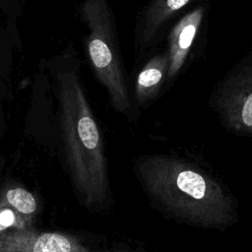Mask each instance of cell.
<instances>
[{
	"label": "cell",
	"mask_w": 252,
	"mask_h": 252,
	"mask_svg": "<svg viewBox=\"0 0 252 252\" xmlns=\"http://www.w3.org/2000/svg\"><path fill=\"white\" fill-rule=\"evenodd\" d=\"M76 238L56 232L32 230L10 231L7 244L0 252H90Z\"/></svg>",
	"instance_id": "3957f363"
},
{
	"label": "cell",
	"mask_w": 252,
	"mask_h": 252,
	"mask_svg": "<svg viewBox=\"0 0 252 252\" xmlns=\"http://www.w3.org/2000/svg\"><path fill=\"white\" fill-rule=\"evenodd\" d=\"M203 18V9L198 8L183 17L169 35L168 77L174 76L182 67Z\"/></svg>",
	"instance_id": "277c9868"
},
{
	"label": "cell",
	"mask_w": 252,
	"mask_h": 252,
	"mask_svg": "<svg viewBox=\"0 0 252 252\" xmlns=\"http://www.w3.org/2000/svg\"><path fill=\"white\" fill-rule=\"evenodd\" d=\"M59 117L70 176L76 193L89 209L110 200L107 159L99 128L75 70L56 77Z\"/></svg>",
	"instance_id": "6da1fadb"
},
{
	"label": "cell",
	"mask_w": 252,
	"mask_h": 252,
	"mask_svg": "<svg viewBox=\"0 0 252 252\" xmlns=\"http://www.w3.org/2000/svg\"><path fill=\"white\" fill-rule=\"evenodd\" d=\"M191 0H155L149 7L142 29V39L150 41L160 26L176 11L183 8Z\"/></svg>",
	"instance_id": "52a82bcc"
},
{
	"label": "cell",
	"mask_w": 252,
	"mask_h": 252,
	"mask_svg": "<svg viewBox=\"0 0 252 252\" xmlns=\"http://www.w3.org/2000/svg\"><path fill=\"white\" fill-rule=\"evenodd\" d=\"M16 211L32 227L37 212V201L32 193L21 186H8L0 191V208Z\"/></svg>",
	"instance_id": "8992f818"
},
{
	"label": "cell",
	"mask_w": 252,
	"mask_h": 252,
	"mask_svg": "<svg viewBox=\"0 0 252 252\" xmlns=\"http://www.w3.org/2000/svg\"><path fill=\"white\" fill-rule=\"evenodd\" d=\"M0 114H1V113H0Z\"/></svg>",
	"instance_id": "8fae6325"
},
{
	"label": "cell",
	"mask_w": 252,
	"mask_h": 252,
	"mask_svg": "<svg viewBox=\"0 0 252 252\" xmlns=\"http://www.w3.org/2000/svg\"><path fill=\"white\" fill-rule=\"evenodd\" d=\"M80 12L88 31L87 51L92 68L103 85L113 108L126 113L130 98L117 34L107 0H81Z\"/></svg>",
	"instance_id": "7a4b0ae2"
},
{
	"label": "cell",
	"mask_w": 252,
	"mask_h": 252,
	"mask_svg": "<svg viewBox=\"0 0 252 252\" xmlns=\"http://www.w3.org/2000/svg\"><path fill=\"white\" fill-rule=\"evenodd\" d=\"M9 232H0V251L2 250V248L7 244L8 239H9Z\"/></svg>",
	"instance_id": "30bf717a"
},
{
	"label": "cell",
	"mask_w": 252,
	"mask_h": 252,
	"mask_svg": "<svg viewBox=\"0 0 252 252\" xmlns=\"http://www.w3.org/2000/svg\"><path fill=\"white\" fill-rule=\"evenodd\" d=\"M168 65L169 57L167 54L153 57L143 67L137 77L135 86L136 97L140 102L145 101L154 94L168 71Z\"/></svg>",
	"instance_id": "5b68a950"
},
{
	"label": "cell",
	"mask_w": 252,
	"mask_h": 252,
	"mask_svg": "<svg viewBox=\"0 0 252 252\" xmlns=\"http://www.w3.org/2000/svg\"><path fill=\"white\" fill-rule=\"evenodd\" d=\"M176 187L194 199H202L206 193V183L203 177L191 170L180 171L175 180Z\"/></svg>",
	"instance_id": "ba28073f"
},
{
	"label": "cell",
	"mask_w": 252,
	"mask_h": 252,
	"mask_svg": "<svg viewBox=\"0 0 252 252\" xmlns=\"http://www.w3.org/2000/svg\"><path fill=\"white\" fill-rule=\"evenodd\" d=\"M244 71L250 88L248 89V94L244 96L241 108V117L245 125L252 126V65L247 66Z\"/></svg>",
	"instance_id": "9c48e42d"
}]
</instances>
